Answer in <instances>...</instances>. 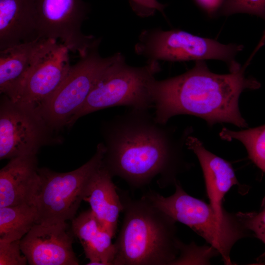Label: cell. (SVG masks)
Returning a JSON list of instances; mask_svg holds the SVG:
<instances>
[{"label":"cell","mask_w":265,"mask_h":265,"mask_svg":"<svg viewBox=\"0 0 265 265\" xmlns=\"http://www.w3.org/2000/svg\"><path fill=\"white\" fill-rule=\"evenodd\" d=\"M71 230L89 260L86 265H112L116 253L113 237L102 227L91 209L72 220Z\"/></svg>","instance_id":"ac0fdd59"},{"label":"cell","mask_w":265,"mask_h":265,"mask_svg":"<svg viewBox=\"0 0 265 265\" xmlns=\"http://www.w3.org/2000/svg\"><path fill=\"white\" fill-rule=\"evenodd\" d=\"M221 11L226 16L247 13L265 19V0H224Z\"/></svg>","instance_id":"44dd1931"},{"label":"cell","mask_w":265,"mask_h":265,"mask_svg":"<svg viewBox=\"0 0 265 265\" xmlns=\"http://www.w3.org/2000/svg\"><path fill=\"white\" fill-rule=\"evenodd\" d=\"M203 254H210L214 256L219 254L218 252L212 248H203L198 247L194 243L186 244L183 243L179 257L174 265L186 264H207L211 258Z\"/></svg>","instance_id":"7402d4cb"},{"label":"cell","mask_w":265,"mask_h":265,"mask_svg":"<svg viewBox=\"0 0 265 265\" xmlns=\"http://www.w3.org/2000/svg\"><path fill=\"white\" fill-rule=\"evenodd\" d=\"M69 52L65 45L57 42L32 69L14 102L41 116L70 70Z\"/></svg>","instance_id":"8fae6325"},{"label":"cell","mask_w":265,"mask_h":265,"mask_svg":"<svg viewBox=\"0 0 265 265\" xmlns=\"http://www.w3.org/2000/svg\"><path fill=\"white\" fill-rule=\"evenodd\" d=\"M20 240L0 241V265H25L28 263L26 256L21 254Z\"/></svg>","instance_id":"603a6c76"},{"label":"cell","mask_w":265,"mask_h":265,"mask_svg":"<svg viewBox=\"0 0 265 265\" xmlns=\"http://www.w3.org/2000/svg\"><path fill=\"white\" fill-rule=\"evenodd\" d=\"M105 152L104 144L99 143L87 162L68 172L39 168L40 182L33 202L37 210L36 224H56L75 217L90 179L102 165Z\"/></svg>","instance_id":"8992f818"},{"label":"cell","mask_w":265,"mask_h":265,"mask_svg":"<svg viewBox=\"0 0 265 265\" xmlns=\"http://www.w3.org/2000/svg\"><path fill=\"white\" fill-rule=\"evenodd\" d=\"M224 140L236 139L245 147L251 160L265 174V125L240 131H234L224 128L219 133ZM262 207L265 206V195Z\"/></svg>","instance_id":"ffe728a7"},{"label":"cell","mask_w":265,"mask_h":265,"mask_svg":"<svg viewBox=\"0 0 265 265\" xmlns=\"http://www.w3.org/2000/svg\"><path fill=\"white\" fill-rule=\"evenodd\" d=\"M263 33L264 34L263 35V36L262 37V38L260 40V41L259 44L258 45L257 47H256V49L255 50L254 52H253L252 56H253L254 54H255V53H256V52H257L259 50V49H260V48L261 47H262L264 45V44L265 43V30L264 31Z\"/></svg>","instance_id":"4316f807"},{"label":"cell","mask_w":265,"mask_h":265,"mask_svg":"<svg viewBox=\"0 0 265 265\" xmlns=\"http://www.w3.org/2000/svg\"><path fill=\"white\" fill-rule=\"evenodd\" d=\"M134 12L138 16L146 18L152 16L156 11L163 13L165 5L158 0H129Z\"/></svg>","instance_id":"d4e9b609"},{"label":"cell","mask_w":265,"mask_h":265,"mask_svg":"<svg viewBox=\"0 0 265 265\" xmlns=\"http://www.w3.org/2000/svg\"><path fill=\"white\" fill-rule=\"evenodd\" d=\"M168 197L150 190L144 195L176 222H181L202 237L221 256L226 264L234 245L249 235L239 213L222 217L210 204L189 195L177 181Z\"/></svg>","instance_id":"277c9868"},{"label":"cell","mask_w":265,"mask_h":265,"mask_svg":"<svg viewBox=\"0 0 265 265\" xmlns=\"http://www.w3.org/2000/svg\"><path fill=\"white\" fill-rule=\"evenodd\" d=\"M258 212H241L240 216L246 228L265 244V206Z\"/></svg>","instance_id":"cb8c5ba5"},{"label":"cell","mask_w":265,"mask_h":265,"mask_svg":"<svg viewBox=\"0 0 265 265\" xmlns=\"http://www.w3.org/2000/svg\"><path fill=\"white\" fill-rule=\"evenodd\" d=\"M224 0H195L208 15L212 16L221 9Z\"/></svg>","instance_id":"484cf974"},{"label":"cell","mask_w":265,"mask_h":265,"mask_svg":"<svg viewBox=\"0 0 265 265\" xmlns=\"http://www.w3.org/2000/svg\"><path fill=\"white\" fill-rule=\"evenodd\" d=\"M101 39L90 48L70 70L61 84L49 100L41 116L53 131L68 126L71 118L82 106L97 80L121 54L101 56Z\"/></svg>","instance_id":"ba28073f"},{"label":"cell","mask_w":265,"mask_h":265,"mask_svg":"<svg viewBox=\"0 0 265 265\" xmlns=\"http://www.w3.org/2000/svg\"><path fill=\"white\" fill-rule=\"evenodd\" d=\"M34 3L39 38L59 40L79 56L99 39L81 30L90 10L83 0H34Z\"/></svg>","instance_id":"30bf717a"},{"label":"cell","mask_w":265,"mask_h":265,"mask_svg":"<svg viewBox=\"0 0 265 265\" xmlns=\"http://www.w3.org/2000/svg\"><path fill=\"white\" fill-rule=\"evenodd\" d=\"M36 155L10 159L0 170V208L33 204L40 182Z\"/></svg>","instance_id":"5bb4252c"},{"label":"cell","mask_w":265,"mask_h":265,"mask_svg":"<svg viewBox=\"0 0 265 265\" xmlns=\"http://www.w3.org/2000/svg\"><path fill=\"white\" fill-rule=\"evenodd\" d=\"M57 41L38 38L0 50V93L14 102L28 75Z\"/></svg>","instance_id":"4fadbf2b"},{"label":"cell","mask_w":265,"mask_h":265,"mask_svg":"<svg viewBox=\"0 0 265 265\" xmlns=\"http://www.w3.org/2000/svg\"><path fill=\"white\" fill-rule=\"evenodd\" d=\"M173 131L158 122L149 109L129 108L105 122L102 165L112 177L140 188L154 180L160 188L173 185L188 168L181 141Z\"/></svg>","instance_id":"6da1fadb"},{"label":"cell","mask_w":265,"mask_h":265,"mask_svg":"<svg viewBox=\"0 0 265 265\" xmlns=\"http://www.w3.org/2000/svg\"><path fill=\"white\" fill-rule=\"evenodd\" d=\"M73 238L66 222L35 224L21 239L22 253L30 265H78Z\"/></svg>","instance_id":"7c38bea8"},{"label":"cell","mask_w":265,"mask_h":265,"mask_svg":"<svg viewBox=\"0 0 265 265\" xmlns=\"http://www.w3.org/2000/svg\"><path fill=\"white\" fill-rule=\"evenodd\" d=\"M186 145L197 156L201 166L210 205L222 217L230 213L223 208V199L234 186L238 184L231 164L207 150L197 138L188 136Z\"/></svg>","instance_id":"9a60e30c"},{"label":"cell","mask_w":265,"mask_h":265,"mask_svg":"<svg viewBox=\"0 0 265 265\" xmlns=\"http://www.w3.org/2000/svg\"><path fill=\"white\" fill-rule=\"evenodd\" d=\"M37 210L33 204L0 208V241L21 240L36 224Z\"/></svg>","instance_id":"d6986e66"},{"label":"cell","mask_w":265,"mask_h":265,"mask_svg":"<svg viewBox=\"0 0 265 265\" xmlns=\"http://www.w3.org/2000/svg\"><path fill=\"white\" fill-rule=\"evenodd\" d=\"M120 196L124 218L112 265H174L183 243L176 222L144 195L137 199L124 192Z\"/></svg>","instance_id":"3957f363"},{"label":"cell","mask_w":265,"mask_h":265,"mask_svg":"<svg viewBox=\"0 0 265 265\" xmlns=\"http://www.w3.org/2000/svg\"><path fill=\"white\" fill-rule=\"evenodd\" d=\"M42 117L2 95L0 106V159L36 155L41 147L61 142Z\"/></svg>","instance_id":"9c48e42d"},{"label":"cell","mask_w":265,"mask_h":265,"mask_svg":"<svg viewBox=\"0 0 265 265\" xmlns=\"http://www.w3.org/2000/svg\"><path fill=\"white\" fill-rule=\"evenodd\" d=\"M112 177L102 165L90 179L83 200L89 204L102 227L113 238L124 207Z\"/></svg>","instance_id":"2e32d148"},{"label":"cell","mask_w":265,"mask_h":265,"mask_svg":"<svg viewBox=\"0 0 265 265\" xmlns=\"http://www.w3.org/2000/svg\"><path fill=\"white\" fill-rule=\"evenodd\" d=\"M203 61H196L192 68L180 75L152 80L150 91L155 118L166 124L174 116L188 114L211 125L225 122L246 127L239 110V97L245 90L259 88L260 83L245 76L246 65L230 69L227 74H217Z\"/></svg>","instance_id":"7a4b0ae2"},{"label":"cell","mask_w":265,"mask_h":265,"mask_svg":"<svg viewBox=\"0 0 265 265\" xmlns=\"http://www.w3.org/2000/svg\"><path fill=\"white\" fill-rule=\"evenodd\" d=\"M160 69L159 63L156 61L146 62L141 66L129 65L121 53L97 80L68 127L84 115L110 107L153 108L150 84Z\"/></svg>","instance_id":"5b68a950"},{"label":"cell","mask_w":265,"mask_h":265,"mask_svg":"<svg viewBox=\"0 0 265 265\" xmlns=\"http://www.w3.org/2000/svg\"><path fill=\"white\" fill-rule=\"evenodd\" d=\"M38 38L34 0H0V50Z\"/></svg>","instance_id":"e0dca14e"},{"label":"cell","mask_w":265,"mask_h":265,"mask_svg":"<svg viewBox=\"0 0 265 265\" xmlns=\"http://www.w3.org/2000/svg\"><path fill=\"white\" fill-rule=\"evenodd\" d=\"M242 49L241 45L223 44L180 29L159 27L143 30L134 46L135 53L147 62L217 59L226 62L230 68L238 64L234 58Z\"/></svg>","instance_id":"52a82bcc"}]
</instances>
